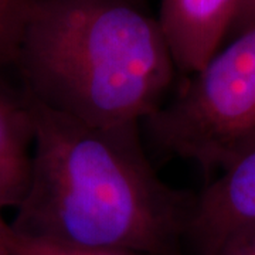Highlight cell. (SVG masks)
<instances>
[{"instance_id":"obj_4","label":"cell","mask_w":255,"mask_h":255,"mask_svg":"<svg viewBox=\"0 0 255 255\" xmlns=\"http://www.w3.org/2000/svg\"><path fill=\"white\" fill-rule=\"evenodd\" d=\"M255 223V147L196 194L186 234L187 255H213L231 234Z\"/></svg>"},{"instance_id":"obj_6","label":"cell","mask_w":255,"mask_h":255,"mask_svg":"<svg viewBox=\"0 0 255 255\" xmlns=\"http://www.w3.org/2000/svg\"><path fill=\"white\" fill-rule=\"evenodd\" d=\"M33 118L26 98L0 91V209L17 207L31 172Z\"/></svg>"},{"instance_id":"obj_1","label":"cell","mask_w":255,"mask_h":255,"mask_svg":"<svg viewBox=\"0 0 255 255\" xmlns=\"http://www.w3.org/2000/svg\"><path fill=\"white\" fill-rule=\"evenodd\" d=\"M24 98L33 118L31 172L14 231L80 248L187 255L196 193L157 176L140 124L95 127Z\"/></svg>"},{"instance_id":"obj_12","label":"cell","mask_w":255,"mask_h":255,"mask_svg":"<svg viewBox=\"0 0 255 255\" xmlns=\"http://www.w3.org/2000/svg\"><path fill=\"white\" fill-rule=\"evenodd\" d=\"M237 4H238V3H237Z\"/></svg>"},{"instance_id":"obj_7","label":"cell","mask_w":255,"mask_h":255,"mask_svg":"<svg viewBox=\"0 0 255 255\" xmlns=\"http://www.w3.org/2000/svg\"><path fill=\"white\" fill-rule=\"evenodd\" d=\"M37 0H0V68L14 67Z\"/></svg>"},{"instance_id":"obj_10","label":"cell","mask_w":255,"mask_h":255,"mask_svg":"<svg viewBox=\"0 0 255 255\" xmlns=\"http://www.w3.org/2000/svg\"><path fill=\"white\" fill-rule=\"evenodd\" d=\"M13 237L11 224H7L3 219V210L0 209V255H7L10 240Z\"/></svg>"},{"instance_id":"obj_5","label":"cell","mask_w":255,"mask_h":255,"mask_svg":"<svg viewBox=\"0 0 255 255\" xmlns=\"http://www.w3.org/2000/svg\"><path fill=\"white\" fill-rule=\"evenodd\" d=\"M238 0H162L159 23L177 73L201 70L227 41Z\"/></svg>"},{"instance_id":"obj_11","label":"cell","mask_w":255,"mask_h":255,"mask_svg":"<svg viewBox=\"0 0 255 255\" xmlns=\"http://www.w3.org/2000/svg\"><path fill=\"white\" fill-rule=\"evenodd\" d=\"M129 1L135 3V4H137V6H142V1H143V0H129Z\"/></svg>"},{"instance_id":"obj_2","label":"cell","mask_w":255,"mask_h":255,"mask_svg":"<svg viewBox=\"0 0 255 255\" xmlns=\"http://www.w3.org/2000/svg\"><path fill=\"white\" fill-rule=\"evenodd\" d=\"M14 67L28 97L95 127L143 124L177 73L159 20L129 0H37Z\"/></svg>"},{"instance_id":"obj_3","label":"cell","mask_w":255,"mask_h":255,"mask_svg":"<svg viewBox=\"0 0 255 255\" xmlns=\"http://www.w3.org/2000/svg\"><path fill=\"white\" fill-rule=\"evenodd\" d=\"M143 124L157 149L207 174L254 149L255 27L224 43Z\"/></svg>"},{"instance_id":"obj_9","label":"cell","mask_w":255,"mask_h":255,"mask_svg":"<svg viewBox=\"0 0 255 255\" xmlns=\"http://www.w3.org/2000/svg\"><path fill=\"white\" fill-rule=\"evenodd\" d=\"M213 255H255V223L231 234Z\"/></svg>"},{"instance_id":"obj_8","label":"cell","mask_w":255,"mask_h":255,"mask_svg":"<svg viewBox=\"0 0 255 255\" xmlns=\"http://www.w3.org/2000/svg\"><path fill=\"white\" fill-rule=\"evenodd\" d=\"M13 228V227H11ZM7 255H146L130 251H115V250H92L80 248L47 241L41 238L30 237L20 234L13 230Z\"/></svg>"}]
</instances>
